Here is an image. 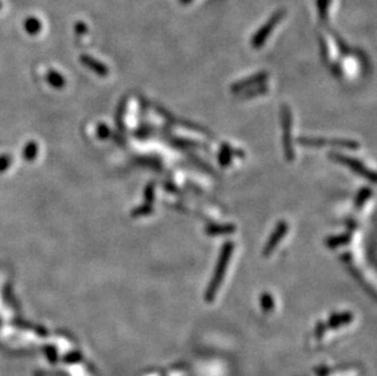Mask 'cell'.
Returning <instances> with one entry per match:
<instances>
[{
  "instance_id": "cell-1",
  "label": "cell",
  "mask_w": 377,
  "mask_h": 376,
  "mask_svg": "<svg viewBox=\"0 0 377 376\" xmlns=\"http://www.w3.org/2000/svg\"><path fill=\"white\" fill-rule=\"evenodd\" d=\"M233 249H235V243H233L232 241H227V242L222 246L218 263H216L215 271H214V276L213 279L210 280L207 292H205V299H207V302H213L214 299H215L216 293H218L219 288H220L221 283L224 281L225 274H226L227 270V265H229L231 255L233 253Z\"/></svg>"
},
{
  "instance_id": "cell-2",
  "label": "cell",
  "mask_w": 377,
  "mask_h": 376,
  "mask_svg": "<svg viewBox=\"0 0 377 376\" xmlns=\"http://www.w3.org/2000/svg\"><path fill=\"white\" fill-rule=\"evenodd\" d=\"M330 159L333 161L340 162V164L345 165V166L350 167L354 172L359 173L360 176H362L364 178L368 179L370 182H375V172L371 170H368V167L365 166L361 161H359L358 159H354L351 156L344 155V154L340 153H330Z\"/></svg>"
},
{
  "instance_id": "cell-3",
  "label": "cell",
  "mask_w": 377,
  "mask_h": 376,
  "mask_svg": "<svg viewBox=\"0 0 377 376\" xmlns=\"http://www.w3.org/2000/svg\"><path fill=\"white\" fill-rule=\"evenodd\" d=\"M281 116H282L283 149H285V156L287 161H293L294 149L293 144H292V111L287 105L282 106Z\"/></svg>"
},
{
  "instance_id": "cell-4",
  "label": "cell",
  "mask_w": 377,
  "mask_h": 376,
  "mask_svg": "<svg viewBox=\"0 0 377 376\" xmlns=\"http://www.w3.org/2000/svg\"><path fill=\"white\" fill-rule=\"evenodd\" d=\"M283 18H285V11H277L261 29H259V31L255 33V36L252 39V44L255 49H259V48H261L265 44L269 36L271 35L272 31L276 29V26L282 21Z\"/></svg>"
},
{
  "instance_id": "cell-5",
  "label": "cell",
  "mask_w": 377,
  "mask_h": 376,
  "mask_svg": "<svg viewBox=\"0 0 377 376\" xmlns=\"http://www.w3.org/2000/svg\"><path fill=\"white\" fill-rule=\"evenodd\" d=\"M287 231H288V225H287L286 221H280L276 225L275 231L272 232V235L270 236V238L267 240L265 247H264L263 254L265 255V257H269V255L275 251V248H276L278 243H280L281 241H282V238L285 237Z\"/></svg>"
},
{
  "instance_id": "cell-6",
  "label": "cell",
  "mask_w": 377,
  "mask_h": 376,
  "mask_svg": "<svg viewBox=\"0 0 377 376\" xmlns=\"http://www.w3.org/2000/svg\"><path fill=\"white\" fill-rule=\"evenodd\" d=\"M267 77H269V75L266 72H259V74L249 76V77L244 78V80L239 81V82L231 86V91L233 93H241V92L246 91V89H250L252 87L259 85V83H264L267 80Z\"/></svg>"
},
{
  "instance_id": "cell-7",
  "label": "cell",
  "mask_w": 377,
  "mask_h": 376,
  "mask_svg": "<svg viewBox=\"0 0 377 376\" xmlns=\"http://www.w3.org/2000/svg\"><path fill=\"white\" fill-rule=\"evenodd\" d=\"M209 236H219V235H230L236 232V225L233 224H214L209 225L205 229Z\"/></svg>"
},
{
  "instance_id": "cell-8",
  "label": "cell",
  "mask_w": 377,
  "mask_h": 376,
  "mask_svg": "<svg viewBox=\"0 0 377 376\" xmlns=\"http://www.w3.org/2000/svg\"><path fill=\"white\" fill-rule=\"evenodd\" d=\"M81 60H82V63L84 64V65L88 66L89 69H92L93 71L97 72L98 75L106 76L109 74L108 67H106L105 65H103V64L99 63L98 60H95V59H93L92 57H88V55H82V57H81Z\"/></svg>"
},
{
  "instance_id": "cell-9",
  "label": "cell",
  "mask_w": 377,
  "mask_h": 376,
  "mask_svg": "<svg viewBox=\"0 0 377 376\" xmlns=\"http://www.w3.org/2000/svg\"><path fill=\"white\" fill-rule=\"evenodd\" d=\"M351 240L350 234H343L339 236H332V237H328L325 240V245L328 248H337V247L348 245Z\"/></svg>"
},
{
  "instance_id": "cell-10",
  "label": "cell",
  "mask_w": 377,
  "mask_h": 376,
  "mask_svg": "<svg viewBox=\"0 0 377 376\" xmlns=\"http://www.w3.org/2000/svg\"><path fill=\"white\" fill-rule=\"evenodd\" d=\"M24 29L30 36H36L38 35L42 31V22L41 20L35 18V16H31L27 18L24 22Z\"/></svg>"
},
{
  "instance_id": "cell-11",
  "label": "cell",
  "mask_w": 377,
  "mask_h": 376,
  "mask_svg": "<svg viewBox=\"0 0 377 376\" xmlns=\"http://www.w3.org/2000/svg\"><path fill=\"white\" fill-rule=\"evenodd\" d=\"M326 144H331L334 145V147H340V148H345V149H358L360 147V144L358 142L351 141V139H338V138H333V139H328L325 138V145Z\"/></svg>"
},
{
  "instance_id": "cell-12",
  "label": "cell",
  "mask_w": 377,
  "mask_h": 376,
  "mask_svg": "<svg viewBox=\"0 0 377 376\" xmlns=\"http://www.w3.org/2000/svg\"><path fill=\"white\" fill-rule=\"evenodd\" d=\"M371 196H372V190H371L370 187H362L358 192V195H356L355 201H354V206H355L356 209H359V208L364 206L365 202H366Z\"/></svg>"
},
{
  "instance_id": "cell-13",
  "label": "cell",
  "mask_w": 377,
  "mask_h": 376,
  "mask_svg": "<svg viewBox=\"0 0 377 376\" xmlns=\"http://www.w3.org/2000/svg\"><path fill=\"white\" fill-rule=\"evenodd\" d=\"M267 92V86L265 85V83H261L260 87H257V88H253V89H246V91H243V94H242V97L244 98H252V97H255V95H260V94H264Z\"/></svg>"
},
{
  "instance_id": "cell-14",
  "label": "cell",
  "mask_w": 377,
  "mask_h": 376,
  "mask_svg": "<svg viewBox=\"0 0 377 376\" xmlns=\"http://www.w3.org/2000/svg\"><path fill=\"white\" fill-rule=\"evenodd\" d=\"M260 302H261V307H263V309L265 311H271L272 309H274L275 302L271 294L264 293L263 296L260 297Z\"/></svg>"
},
{
  "instance_id": "cell-15",
  "label": "cell",
  "mask_w": 377,
  "mask_h": 376,
  "mask_svg": "<svg viewBox=\"0 0 377 376\" xmlns=\"http://www.w3.org/2000/svg\"><path fill=\"white\" fill-rule=\"evenodd\" d=\"M331 0H317V10H319L321 19L327 18V11L330 9Z\"/></svg>"
},
{
  "instance_id": "cell-16",
  "label": "cell",
  "mask_w": 377,
  "mask_h": 376,
  "mask_svg": "<svg viewBox=\"0 0 377 376\" xmlns=\"http://www.w3.org/2000/svg\"><path fill=\"white\" fill-rule=\"evenodd\" d=\"M154 212V208L150 206V204H144V206H140L138 208H136L134 212H132V215L133 217H140V215H148L150 213Z\"/></svg>"
},
{
  "instance_id": "cell-17",
  "label": "cell",
  "mask_w": 377,
  "mask_h": 376,
  "mask_svg": "<svg viewBox=\"0 0 377 376\" xmlns=\"http://www.w3.org/2000/svg\"><path fill=\"white\" fill-rule=\"evenodd\" d=\"M144 197L145 201H147L148 204L153 203L154 199H155V184L154 183H149L147 188L144 191Z\"/></svg>"
},
{
  "instance_id": "cell-18",
  "label": "cell",
  "mask_w": 377,
  "mask_h": 376,
  "mask_svg": "<svg viewBox=\"0 0 377 376\" xmlns=\"http://www.w3.org/2000/svg\"><path fill=\"white\" fill-rule=\"evenodd\" d=\"M231 159H232V151L230 149H224L220 153V155H219V161L224 166H227L230 164Z\"/></svg>"
},
{
  "instance_id": "cell-19",
  "label": "cell",
  "mask_w": 377,
  "mask_h": 376,
  "mask_svg": "<svg viewBox=\"0 0 377 376\" xmlns=\"http://www.w3.org/2000/svg\"><path fill=\"white\" fill-rule=\"evenodd\" d=\"M49 81L53 83V85H55V86H59V85H61V83H63V78H61L60 75L56 74V72H50Z\"/></svg>"
},
{
  "instance_id": "cell-20",
  "label": "cell",
  "mask_w": 377,
  "mask_h": 376,
  "mask_svg": "<svg viewBox=\"0 0 377 376\" xmlns=\"http://www.w3.org/2000/svg\"><path fill=\"white\" fill-rule=\"evenodd\" d=\"M75 31L77 33H80V35H84V33L87 32V26L83 24V22L80 21L75 25Z\"/></svg>"
},
{
  "instance_id": "cell-21",
  "label": "cell",
  "mask_w": 377,
  "mask_h": 376,
  "mask_svg": "<svg viewBox=\"0 0 377 376\" xmlns=\"http://www.w3.org/2000/svg\"><path fill=\"white\" fill-rule=\"evenodd\" d=\"M181 2H182V3H183V4H188V3H190V2H191V0H181Z\"/></svg>"
},
{
  "instance_id": "cell-22",
  "label": "cell",
  "mask_w": 377,
  "mask_h": 376,
  "mask_svg": "<svg viewBox=\"0 0 377 376\" xmlns=\"http://www.w3.org/2000/svg\"><path fill=\"white\" fill-rule=\"evenodd\" d=\"M0 8H2V2H0Z\"/></svg>"
}]
</instances>
